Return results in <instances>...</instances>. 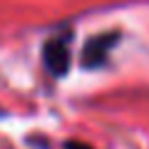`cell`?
I'll return each mask as SVG.
<instances>
[{
	"mask_svg": "<svg viewBox=\"0 0 149 149\" xmlns=\"http://www.w3.org/2000/svg\"><path fill=\"white\" fill-rule=\"evenodd\" d=\"M65 149H92V147H87V144H77V142H70Z\"/></svg>",
	"mask_w": 149,
	"mask_h": 149,
	"instance_id": "cell-3",
	"label": "cell"
},
{
	"mask_svg": "<svg viewBox=\"0 0 149 149\" xmlns=\"http://www.w3.org/2000/svg\"><path fill=\"white\" fill-rule=\"evenodd\" d=\"M45 65L52 74H65L70 67V42L67 37H52L47 45H45Z\"/></svg>",
	"mask_w": 149,
	"mask_h": 149,
	"instance_id": "cell-1",
	"label": "cell"
},
{
	"mask_svg": "<svg viewBox=\"0 0 149 149\" xmlns=\"http://www.w3.org/2000/svg\"><path fill=\"white\" fill-rule=\"evenodd\" d=\"M114 42H117V35L92 37L90 42H87V47H85V55H82L85 65H87V67H97V65H102L107 60V55H109V50H112Z\"/></svg>",
	"mask_w": 149,
	"mask_h": 149,
	"instance_id": "cell-2",
	"label": "cell"
}]
</instances>
